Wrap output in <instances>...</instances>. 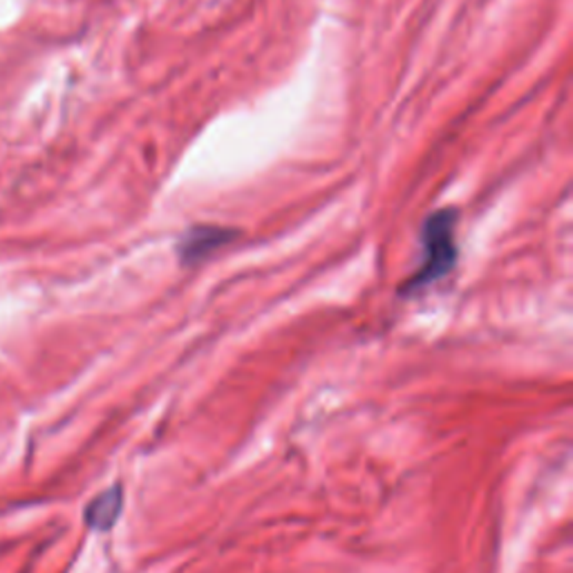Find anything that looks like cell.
Returning <instances> with one entry per match:
<instances>
[{"label": "cell", "instance_id": "obj_1", "mask_svg": "<svg viewBox=\"0 0 573 573\" xmlns=\"http://www.w3.org/2000/svg\"><path fill=\"white\" fill-rule=\"evenodd\" d=\"M455 224H458V213L453 209H442L425 218L421 227V264L399 286L401 299H410L428 290L430 284L446 278L455 269L458 264Z\"/></svg>", "mask_w": 573, "mask_h": 573}, {"label": "cell", "instance_id": "obj_2", "mask_svg": "<svg viewBox=\"0 0 573 573\" xmlns=\"http://www.w3.org/2000/svg\"><path fill=\"white\" fill-rule=\"evenodd\" d=\"M238 233L233 229L213 227V224H198L189 229L178 242V255L184 264H198L227 247Z\"/></svg>", "mask_w": 573, "mask_h": 573}, {"label": "cell", "instance_id": "obj_3", "mask_svg": "<svg viewBox=\"0 0 573 573\" xmlns=\"http://www.w3.org/2000/svg\"><path fill=\"white\" fill-rule=\"evenodd\" d=\"M121 509H123V493H121V486L114 484L103 493H99L86 506V524L94 531H110L119 520Z\"/></svg>", "mask_w": 573, "mask_h": 573}]
</instances>
